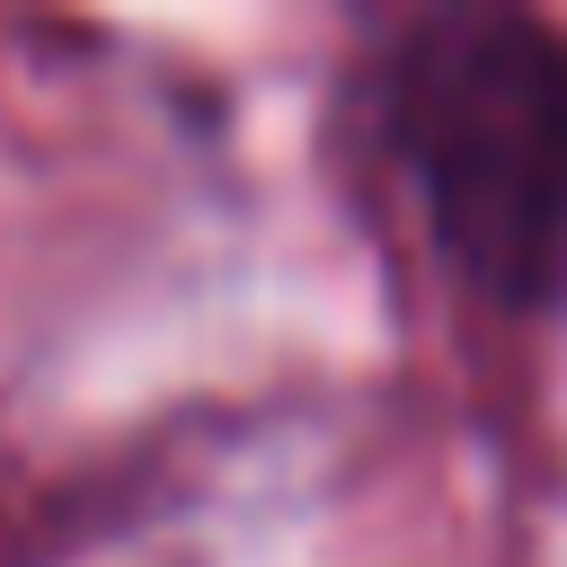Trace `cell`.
Wrapping results in <instances>:
<instances>
[{
    "label": "cell",
    "instance_id": "1",
    "mask_svg": "<svg viewBox=\"0 0 567 567\" xmlns=\"http://www.w3.org/2000/svg\"><path fill=\"white\" fill-rule=\"evenodd\" d=\"M372 124L461 292L505 319L567 301V27L416 9L372 53Z\"/></svg>",
    "mask_w": 567,
    "mask_h": 567
}]
</instances>
